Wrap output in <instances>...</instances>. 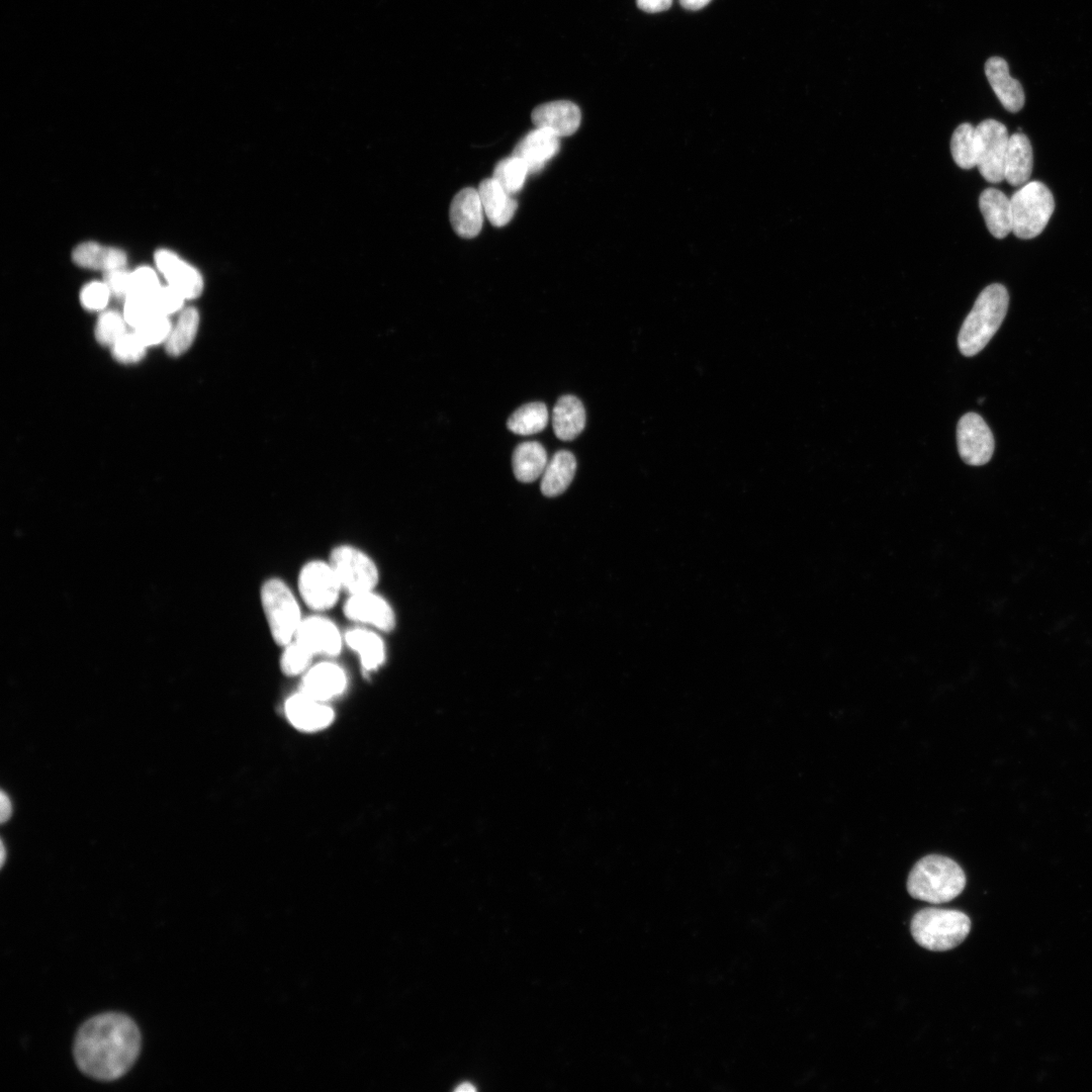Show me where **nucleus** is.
<instances>
[{
	"mask_svg": "<svg viewBox=\"0 0 1092 1092\" xmlns=\"http://www.w3.org/2000/svg\"><path fill=\"white\" fill-rule=\"evenodd\" d=\"M576 461L572 453L565 450L556 452L542 473V493L553 497L564 492L574 477Z\"/></svg>",
	"mask_w": 1092,
	"mask_h": 1092,
	"instance_id": "obj_24",
	"label": "nucleus"
},
{
	"mask_svg": "<svg viewBox=\"0 0 1092 1092\" xmlns=\"http://www.w3.org/2000/svg\"><path fill=\"white\" fill-rule=\"evenodd\" d=\"M637 6L648 13H657L667 10L672 0H636Z\"/></svg>",
	"mask_w": 1092,
	"mask_h": 1092,
	"instance_id": "obj_41",
	"label": "nucleus"
},
{
	"mask_svg": "<svg viewBox=\"0 0 1092 1092\" xmlns=\"http://www.w3.org/2000/svg\"><path fill=\"white\" fill-rule=\"evenodd\" d=\"M199 326V313L193 307L185 308L172 328L166 342V350L171 356H180L192 345Z\"/></svg>",
	"mask_w": 1092,
	"mask_h": 1092,
	"instance_id": "obj_29",
	"label": "nucleus"
},
{
	"mask_svg": "<svg viewBox=\"0 0 1092 1092\" xmlns=\"http://www.w3.org/2000/svg\"><path fill=\"white\" fill-rule=\"evenodd\" d=\"M976 129L968 122L960 124L952 132L950 152L953 161L962 169L976 166Z\"/></svg>",
	"mask_w": 1092,
	"mask_h": 1092,
	"instance_id": "obj_30",
	"label": "nucleus"
},
{
	"mask_svg": "<svg viewBox=\"0 0 1092 1092\" xmlns=\"http://www.w3.org/2000/svg\"><path fill=\"white\" fill-rule=\"evenodd\" d=\"M483 207L478 191L472 187L460 190L452 199L450 222L455 233L465 239L476 237L483 223Z\"/></svg>",
	"mask_w": 1092,
	"mask_h": 1092,
	"instance_id": "obj_15",
	"label": "nucleus"
},
{
	"mask_svg": "<svg viewBox=\"0 0 1092 1092\" xmlns=\"http://www.w3.org/2000/svg\"><path fill=\"white\" fill-rule=\"evenodd\" d=\"M142 1037L128 1016L103 1013L87 1020L74 1041V1058L79 1070L98 1081H113L135 1063Z\"/></svg>",
	"mask_w": 1092,
	"mask_h": 1092,
	"instance_id": "obj_1",
	"label": "nucleus"
},
{
	"mask_svg": "<svg viewBox=\"0 0 1092 1092\" xmlns=\"http://www.w3.org/2000/svg\"><path fill=\"white\" fill-rule=\"evenodd\" d=\"M957 442L961 458L969 465L986 464L994 452L993 434L983 418L976 413H968L960 419Z\"/></svg>",
	"mask_w": 1092,
	"mask_h": 1092,
	"instance_id": "obj_10",
	"label": "nucleus"
},
{
	"mask_svg": "<svg viewBox=\"0 0 1092 1092\" xmlns=\"http://www.w3.org/2000/svg\"><path fill=\"white\" fill-rule=\"evenodd\" d=\"M109 296L110 290L104 281H94L83 287L80 299L85 308L96 311L107 305Z\"/></svg>",
	"mask_w": 1092,
	"mask_h": 1092,
	"instance_id": "obj_39",
	"label": "nucleus"
},
{
	"mask_svg": "<svg viewBox=\"0 0 1092 1092\" xmlns=\"http://www.w3.org/2000/svg\"><path fill=\"white\" fill-rule=\"evenodd\" d=\"M184 299L186 298L170 285L161 286L152 298L156 311L167 316L180 310Z\"/></svg>",
	"mask_w": 1092,
	"mask_h": 1092,
	"instance_id": "obj_38",
	"label": "nucleus"
},
{
	"mask_svg": "<svg viewBox=\"0 0 1092 1092\" xmlns=\"http://www.w3.org/2000/svg\"><path fill=\"white\" fill-rule=\"evenodd\" d=\"M548 463L545 448L538 442L519 444L513 452L512 465L516 478L525 483L540 477Z\"/></svg>",
	"mask_w": 1092,
	"mask_h": 1092,
	"instance_id": "obj_26",
	"label": "nucleus"
},
{
	"mask_svg": "<svg viewBox=\"0 0 1092 1092\" xmlns=\"http://www.w3.org/2000/svg\"><path fill=\"white\" fill-rule=\"evenodd\" d=\"M528 173L525 162L512 156L495 165L492 178L512 195L522 189Z\"/></svg>",
	"mask_w": 1092,
	"mask_h": 1092,
	"instance_id": "obj_31",
	"label": "nucleus"
},
{
	"mask_svg": "<svg viewBox=\"0 0 1092 1092\" xmlns=\"http://www.w3.org/2000/svg\"><path fill=\"white\" fill-rule=\"evenodd\" d=\"M124 316L116 311L103 312L96 324L95 336L102 345L112 346L125 332Z\"/></svg>",
	"mask_w": 1092,
	"mask_h": 1092,
	"instance_id": "obj_32",
	"label": "nucleus"
},
{
	"mask_svg": "<svg viewBox=\"0 0 1092 1092\" xmlns=\"http://www.w3.org/2000/svg\"><path fill=\"white\" fill-rule=\"evenodd\" d=\"M161 287L156 272L150 267H140L130 273L129 295L153 298Z\"/></svg>",
	"mask_w": 1092,
	"mask_h": 1092,
	"instance_id": "obj_37",
	"label": "nucleus"
},
{
	"mask_svg": "<svg viewBox=\"0 0 1092 1092\" xmlns=\"http://www.w3.org/2000/svg\"><path fill=\"white\" fill-rule=\"evenodd\" d=\"M344 614L352 621L369 624L385 632L395 626L392 608L372 590L351 595L344 605Z\"/></svg>",
	"mask_w": 1092,
	"mask_h": 1092,
	"instance_id": "obj_11",
	"label": "nucleus"
},
{
	"mask_svg": "<svg viewBox=\"0 0 1092 1092\" xmlns=\"http://www.w3.org/2000/svg\"><path fill=\"white\" fill-rule=\"evenodd\" d=\"M684 8L698 10L705 7L711 0H679Z\"/></svg>",
	"mask_w": 1092,
	"mask_h": 1092,
	"instance_id": "obj_43",
	"label": "nucleus"
},
{
	"mask_svg": "<svg viewBox=\"0 0 1092 1092\" xmlns=\"http://www.w3.org/2000/svg\"><path fill=\"white\" fill-rule=\"evenodd\" d=\"M146 347L135 333H125L112 345V354L121 363H135L144 357Z\"/></svg>",
	"mask_w": 1092,
	"mask_h": 1092,
	"instance_id": "obj_35",
	"label": "nucleus"
},
{
	"mask_svg": "<svg viewBox=\"0 0 1092 1092\" xmlns=\"http://www.w3.org/2000/svg\"><path fill=\"white\" fill-rule=\"evenodd\" d=\"M910 929L914 940L922 947L945 951L965 940L971 930V920L958 910L924 908L914 914Z\"/></svg>",
	"mask_w": 1092,
	"mask_h": 1092,
	"instance_id": "obj_4",
	"label": "nucleus"
},
{
	"mask_svg": "<svg viewBox=\"0 0 1092 1092\" xmlns=\"http://www.w3.org/2000/svg\"><path fill=\"white\" fill-rule=\"evenodd\" d=\"M294 638L312 654L334 656L342 648V637L337 626L320 616L302 620Z\"/></svg>",
	"mask_w": 1092,
	"mask_h": 1092,
	"instance_id": "obj_14",
	"label": "nucleus"
},
{
	"mask_svg": "<svg viewBox=\"0 0 1092 1092\" xmlns=\"http://www.w3.org/2000/svg\"><path fill=\"white\" fill-rule=\"evenodd\" d=\"M0 804H1L0 805L1 806L0 818H1V822L4 823L5 821H7L10 818L11 811H12L11 802L9 800V797L5 794L4 791L1 792Z\"/></svg>",
	"mask_w": 1092,
	"mask_h": 1092,
	"instance_id": "obj_42",
	"label": "nucleus"
},
{
	"mask_svg": "<svg viewBox=\"0 0 1092 1092\" xmlns=\"http://www.w3.org/2000/svg\"><path fill=\"white\" fill-rule=\"evenodd\" d=\"M298 588L310 609L324 611L336 604L342 586L331 564L316 560L300 570Z\"/></svg>",
	"mask_w": 1092,
	"mask_h": 1092,
	"instance_id": "obj_9",
	"label": "nucleus"
},
{
	"mask_svg": "<svg viewBox=\"0 0 1092 1092\" xmlns=\"http://www.w3.org/2000/svg\"><path fill=\"white\" fill-rule=\"evenodd\" d=\"M348 646L356 651L366 670L378 667L384 660L385 650L381 638L374 632L361 628L348 631L345 635Z\"/></svg>",
	"mask_w": 1092,
	"mask_h": 1092,
	"instance_id": "obj_27",
	"label": "nucleus"
},
{
	"mask_svg": "<svg viewBox=\"0 0 1092 1092\" xmlns=\"http://www.w3.org/2000/svg\"><path fill=\"white\" fill-rule=\"evenodd\" d=\"M1012 233L1019 239L1037 237L1048 224L1055 200L1050 189L1039 181L1022 185L1010 198Z\"/></svg>",
	"mask_w": 1092,
	"mask_h": 1092,
	"instance_id": "obj_5",
	"label": "nucleus"
},
{
	"mask_svg": "<svg viewBox=\"0 0 1092 1092\" xmlns=\"http://www.w3.org/2000/svg\"><path fill=\"white\" fill-rule=\"evenodd\" d=\"M104 283L110 293L118 297H127L130 291V273L123 268L105 272Z\"/></svg>",
	"mask_w": 1092,
	"mask_h": 1092,
	"instance_id": "obj_40",
	"label": "nucleus"
},
{
	"mask_svg": "<svg viewBox=\"0 0 1092 1092\" xmlns=\"http://www.w3.org/2000/svg\"><path fill=\"white\" fill-rule=\"evenodd\" d=\"M559 148L560 142L557 135L536 127L517 144L512 156L523 160L529 173H537L559 152Z\"/></svg>",
	"mask_w": 1092,
	"mask_h": 1092,
	"instance_id": "obj_17",
	"label": "nucleus"
},
{
	"mask_svg": "<svg viewBox=\"0 0 1092 1092\" xmlns=\"http://www.w3.org/2000/svg\"><path fill=\"white\" fill-rule=\"evenodd\" d=\"M985 74L994 93L1004 108L1010 112L1019 111L1024 105V92L1021 84L1009 74L1007 62L1000 57H992L985 64Z\"/></svg>",
	"mask_w": 1092,
	"mask_h": 1092,
	"instance_id": "obj_18",
	"label": "nucleus"
},
{
	"mask_svg": "<svg viewBox=\"0 0 1092 1092\" xmlns=\"http://www.w3.org/2000/svg\"><path fill=\"white\" fill-rule=\"evenodd\" d=\"M313 654L298 642H290L285 646L281 657V667L284 673L296 675L304 671Z\"/></svg>",
	"mask_w": 1092,
	"mask_h": 1092,
	"instance_id": "obj_34",
	"label": "nucleus"
},
{
	"mask_svg": "<svg viewBox=\"0 0 1092 1092\" xmlns=\"http://www.w3.org/2000/svg\"><path fill=\"white\" fill-rule=\"evenodd\" d=\"M285 714L294 727L308 732L326 728L334 719L329 706L302 692L286 701Z\"/></svg>",
	"mask_w": 1092,
	"mask_h": 1092,
	"instance_id": "obj_16",
	"label": "nucleus"
},
{
	"mask_svg": "<svg viewBox=\"0 0 1092 1092\" xmlns=\"http://www.w3.org/2000/svg\"><path fill=\"white\" fill-rule=\"evenodd\" d=\"M346 685V674L339 665L322 662L305 673L302 680V693L324 702L340 695Z\"/></svg>",
	"mask_w": 1092,
	"mask_h": 1092,
	"instance_id": "obj_19",
	"label": "nucleus"
},
{
	"mask_svg": "<svg viewBox=\"0 0 1092 1092\" xmlns=\"http://www.w3.org/2000/svg\"><path fill=\"white\" fill-rule=\"evenodd\" d=\"M261 602L274 641L286 646L302 621L294 595L284 581L271 578L262 585Z\"/></svg>",
	"mask_w": 1092,
	"mask_h": 1092,
	"instance_id": "obj_6",
	"label": "nucleus"
},
{
	"mask_svg": "<svg viewBox=\"0 0 1092 1092\" xmlns=\"http://www.w3.org/2000/svg\"><path fill=\"white\" fill-rule=\"evenodd\" d=\"M979 207L991 235L1005 238L1012 232L1010 198L996 188L985 189L979 197Z\"/></svg>",
	"mask_w": 1092,
	"mask_h": 1092,
	"instance_id": "obj_20",
	"label": "nucleus"
},
{
	"mask_svg": "<svg viewBox=\"0 0 1092 1092\" xmlns=\"http://www.w3.org/2000/svg\"><path fill=\"white\" fill-rule=\"evenodd\" d=\"M0 850H1V854H0L1 867H3L4 861H5V846H4L2 841H1V849Z\"/></svg>",
	"mask_w": 1092,
	"mask_h": 1092,
	"instance_id": "obj_45",
	"label": "nucleus"
},
{
	"mask_svg": "<svg viewBox=\"0 0 1092 1092\" xmlns=\"http://www.w3.org/2000/svg\"><path fill=\"white\" fill-rule=\"evenodd\" d=\"M1009 304L1007 289L999 283L984 288L964 321L958 345L964 356L978 354L1000 328Z\"/></svg>",
	"mask_w": 1092,
	"mask_h": 1092,
	"instance_id": "obj_2",
	"label": "nucleus"
},
{
	"mask_svg": "<svg viewBox=\"0 0 1092 1092\" xmlns=\"http://www.w3.org/2000/svg\"><path fill=\"white\" fill-rule=\"evenodd\" d=\"M1032 164V148L1028 138L1021 132L1009 135L1004 179L1012 186L1024 185L1031 175Z\"/></svg>",
	"mask_w": 1092,
	"mask_h": 1092,
	"instance_id": "obj_21",
	"label": "nucleus"
},
{
	"mask_svg": "<svg viewBox=\"0 0 1092 1092\" xmlns=\"http://www.w3.org/2000/svg\"><path fill=\"white\" fill-rule=\"evenodd\" d=\"M966 886L962 868L951 858L930 854L919 859L907 879L908 893L915 899L942 904L958 897Z\"/></svg>",
	"mask_w": 1092,
	"mask_h": 1092,
	"instance_id": "obj_3",
	"label": "nucleus"
},
{
	"mask_svg": "<svg viewBox=\"0 0 1092 1092\" xmlns=\"http://www.w3.org/2000/svg\"><path fill=\"white\" fill-rule=\"evenodd\" d=\"M158 312L151 298L129 295L125 298L123 316L129 326L136 329Z\"/></svg>",
	"mask_w": 1092,
	"mask_h": 1092,
	"instance_id": "obj_36",
	"label": "nucleus"
},
{
	"mask_svg": "<svg viewBox=\"0 0 1092 1092\" xmlns=\"http://www.w3.org/2000/svg\"><path fill=\"white\" fill-rule=\"evenodd\" d=\"M552 426L556 437L570 441L577 437L585 426V411L581 401L573 395H563L552 410Z\"/></svg>",
	"mask_w": 1092,
	"mask_h": 1092,
	"instance_id": "obj_23",
	"label": "nucleus"
},
{
	"mask_svg": "<svg viewBox=\"0 0 1092 1092\" xmlns=\"http://www.w3.org/2000/svg\"><path fill=\"white\" fill-rule=\"evenodd\" d=\"M475 1090L476 1088L470 1083H462L455 1088V1091L457 1092H473Z\"/></svg>",
	"mask_w": 1092,
	"mask_h": 1092,
	"instance_id": "obj_44",
	"label": "nucleus"
},
{
	"mask_svg": "<svg viewBox=\"0 0 1092 1092\" xmlns=\"http://www.w3.org/2000/svg\"><path fill=\"white\" fill-rule=\"evenodd\" d=\"M330 564L342 588L350 595L370 592L378 582V569L361 550L348 545L333 549Z\"/></svg>",
	"mask_w": 1092,
	"mask_h": 1092,
	"instance_id": "obj_8",
	"label": "nucleus"
},
{
	"mask_svg": "<svg viewBox=\"0 0 1092 1092\" xmlns=\"http://www.w3.org/2000/svg\"><path fill=\"white\" fill-rule=\"evenodd\" d=\"M976 166L985 180L999 183L1004 180V162L1009 141L1006 126L985 119L976 127Z\"/></svg>",
	"mask_w": 1092,
	"mask_h": 1092,
	"instance_id": "obj_7",
	"label": "nucleus"
},
{
	"mask_svg": "<svg viewBox=\"0 0 1092 1092\" xmlns=\"http://www.w3.org/2000/svg\"><path fill=\"white\" fill-rule=\"evenodd\" d=\"M532 121L537 128L546 129L558 138L573 134L581 120L580 109L567 100L543 103L534 108Z\"/></svg>",
	"mask_w": 1092,
	"mask_h": 1092,
	"instance_id": "obj_13",
	"label": "nucleus"
},
{
	"mask_svg": "<svg viewBox=\"0 0 1092 1092\" xmlns=\"http://www.w3.org/2000/svg\"><path fill=\"white\" fill-rule=\"evenodd\" d=\"M155 262L169 285L178 290L185 298L199 296L203 289L201 274L193 266L180 259L169 250H159Z\"/></svg>",
	"mask_w": 1092,
	"mask_h": 1092,
	"instance_id": "obj_12",
	"label": "nucleus"
},
{
	"mask_svg": "<svg viewBox=\"0 0 1092 1092\" xmlns=\"http://www.w3.org/2000/svg\"><path fill=\"white\" fill-rule=\"evenodd\" d=\"M72 257L73 261L79 266L105 272L123 268L126 264V255L123 251L93 242L78 245L74 249Z\"/></svg>",
	"mask_w": 1092,
	"mask_h": 1092,
	"instance_id": "obj_25",
	"label": "nucleus"
},
{
	"mask_svg": "<svg viewBox=\"0 0 1092 1092\" xmlns=\"http://www.w3.org/2000/svg\"><path fill=\"white\" fill-rule=\"evenodd\" d=\"M173 326L167 315L155 314L146 323L138 327L135 334L148 347L167 342Z\"/></svg>",
	"mask_w": 1092,
	"mask_h": 1092,
	"instance_id": "obj_33",
	"label": "nucleus"
},
{
	"mask_svg": "<svg viewBox=\"0 0 1092 1092\" xmlns=\"http://www.w3.org/2000/svg\"><path fill=\"white\" fill-rule=\"evenodd\" d=\"M477 191L491 224L504 226L513 218L517 201L493 178L482 180Z\"/></svg>",
	"mask_w": 1092,
	"mask_h": 1092,
	"instance_id": "obj_22",
	"label": "nucleus"
},
{
	"mask_svg": "<svg viewBox=\"0 0 1092 1092\" xmlns=\"http://www.w3.org/2000/svg\"><path fill=\"white\" fill-rule=\"evenodd\" d=\"M548 419V410L544 403L530 402L516 410L508 419L507 426L517 435L528 436L543 431Z\"/></svg>",
	"mask_w": 1092,
	"mask_h": 1092,
	"instance_id": "obj_28",
	"label": "nucleus"
}]
</instances>
